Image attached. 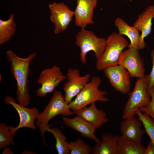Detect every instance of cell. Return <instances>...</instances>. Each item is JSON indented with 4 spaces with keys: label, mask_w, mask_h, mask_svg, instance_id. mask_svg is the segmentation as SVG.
Instances as JSON below:
<instances>
[{
    "label": "cell",
    "mask_w": 154,
    "mask_h": 154,
    "mask_svg": "<svg viewBox=\"0 0 154 154\" xmlns=\"http://www.w3.org/2000/svg\"><path fill=\"white\" fill-rule=\"evenodd\" d=\"M37 54L34 52L23 58L11 50L6 52L7 58L10 64L11 73L17 82V99L19 103L25 106L29 104L31 99L28 87V77L31 72L30 63Z\"/></svg>",
    "instance_id": "6da1fadb"
},
{
    "label": "cell",
    "mask_w": 154,
    "mask_h": 154,
    "mask_svg": "<svg viewBox=\"0 0 154 154\" xmlns=\"http://www.w3.org/2000/svg\"><path fill=\"white\" fill-rule=\"evenodd\" d=\"M74 114V112L70 108L62 92L57 90L55 91L48 104L42 112L39 114L36 122V125L39 129L44 145H46L44 133L50 128V125L48 124L49 121L58 115L66 117Z\"/></svg>",
    "instance_id": "7a4b0ae2"
},
{
    "label": "cell",
    "mask_w": 154,
    "mask_h": 154,
    "mask_svg": "<svg viewBox=\"0 0 154 154\" xmlns=\"http://www.w3.org/2000/svg\"><path fill=\"white\" fill-rule=\"evenodd\" d=\"M129 45L128 42L123 36L116 32L110 35L106 39L103 53L97 60V69L101 71L107 67L118 65L121 53Z\"/></svg>",
    "instance_id": "3957f363"
},
{
    "label": "cell",
    "mask_w": 154,
    "mask_h": 154,
    "mask_svg": "<svg viewBox=\"0 0 154 154\" xmlns=\"http://www.w3.org/2000/svg\"><path fill=\"white\" fill-rule=\"evenodd\" d=\"M102 82L99 77L93 76L90 82L85 86L75 98L68 104L70 109L74 111L85 107L96 101L106 102L109 101V99L104 96L107 92L99 89Z\"/></svg>",
    "instance_id": "277c9868"
},
{
    "label": "cell",
    "mask_w": 154,
    "mask_h": 154,
    "mask_svg": "<svg viewBox=\"0 0 154 154\" xmlns=\"http://www.w3.org/2000/svg\"><path fill=\"white\" fill-rule=\"evenodd\" d=\"M128 94L129 98L123 109V119L134 116L139 108L147 107L149 104L151 97L148 89L146 75L138 79L133 91Z\"/></svg>",
    "instance_id": "5b68a950"
},
{
    "label": "cell",
    "mask_w": 154,
    "mask_h": 154,
    "mask_svg": "<svg viewBox=\"0 0 154 154\" xmlns=\"http://www.w3.org/2000/svg\"><path fill=\"white\" fill-rule=\"evenodd\" d=\"M76 38V44L80 48V60L84 64L86 63V56L88 52L93 51L97 60L101 56L104 51L106 39L104 37H97L91 31L82 28L77 33Z\"/></svg>",
    "instance_id": "8992f818"
},
{
    "label": "cell",
    "mask_w": 154,
    "mask_h": 154,
    "mask_svg": "<svg viewBox=\"0 0 154 154\" xmlns=\"http://www.w3.org/2000/svg\"><path fill=\"white\" fill-rule=\"evenodd\" d=\"M66 78L60 68L56 66L43 70L40 74L37 80L41 86L35 91L37 96L44 97L53 92L62 82Z\"/></svg>",
    "instance_id": "52a82bcc"
},
{
    "label": "cell",
    "mask_w": 154,
    "mask_h": 154,
    "mask_svg": "<svg viewBox=\"0 0 154 154\" xmlns=\"http://www.w3.org/2000/svg\"><path fill=\"white\" fill-rule=\"evenodd\" d=\"M4 102L6 104H9L12 106L19 115L20 122L18 125L15 127L9 126L10 129L13 136H14L16 131L21 128L26 127L33 129H36L35 120L37 119L39 114L37 108H27L26 106L17 103L10 96H6Z\"/></svg>",
    "instance_id": "ba28073f"
},
{
    "label": "cell",
    "mask_w": 154,
    "mask_h": 154,
    "mask_svg": "<svg viewBox=\"0 0 154 154\" xmlns=\"http://www.w3.org/2000/svg\"><path fill=\"white\" fill-rule=\"evenodd\" d=\"M139 50L128 48L123 51L119 58L118 64L126 68L131 77L140 78L145 75L144 62Z\"/></svg>",
    "instance_id": "9c48e42d"
},
{
    "label": "cell",
    "mask_w": 154,
    "mask_h": 154,
    "mask_svg": "<svg viewBox=\"0 0 154 154\" xmlns=\"http://www.w3.org/2000/svg\"><path fill=\"white\" fill-rule=\"evenodd\" d=\"M103 70L111 86L123 94H128L131 87L130 77L127 70L119 64L107 67Z\"/></svg>",
    "instance_id": "30bf717a"
},
{
    "label": "cell",
    "mask_w": 154,
    "mask_h": 154,
    "mask_svg": "<svg viewBox=\"0 0 154 154\" xmlns=\"http://www.w3.org/2000/svg\"><path fill=\"white\" fill-rule=\"evenodd\" d=\"M66 75L67 81L64 84L63 90L65 101L68 104L88 83L90 76L87 74L81 76L78 69L72 68L67 70Z\"/></svg>",
    "instance_id": "8fae6325"
},
{
    "label": "cell",
    "mask_w": 154,
    "mask_h": 154,
    "mask_svg": "<svg viewBox=\"0 0 154 154\" xmlns=\"http://www.w3.org/2000/svg\"><path fill=\"white\" fill-rule=\"evenodd\" d=\"M48 7L50 19L55 25L54 33L58 34L67 29L72 20L74 11L62 2H53L49 4Z\"/></svg>",
    "instance_id": "7c38bea8"
},
{
    "label": "cell",
    "mask_w": 154,
    "mask_h": 154,
    "mask_svg": "<svg viewBox=\"0 0 154 154\" xmlns=\"http://www.w3.org/2000/svg\"><path fill=\"white\" fill-rule=\"evenodd\" d=\"M77 2L74 11L76 26L83 28L88 25L94 24V10L97 6L98 0H77Z\"/></svg>",
    "instance_id": "4fadbf2b"
},
{
    "label": "cell",
    "mask_w": 154,
    "mask_h": 154,
    "mask_svg": "<svg viewBox=\"0 0 154 154\" xmlns=\"http://www.w3.org/2000/svg\"><path fill=\"white\" fill-rule=\"evenodd\" d=\"M154 18V5H149L139 15L133 24V26L141 33L140 36V50L144 49L146 46L144 38L151 32L152 21Z\"/></svg>",
    "instance_id": "5bb4252c"
},
{
    "label": "cell",
    "mask_w": 154,
    "mask_h": 154,
    "mask_svg": "<svg viewBox=\"0 0 154 154\" xmlns=\"http://www.w3.org/2000/svg\"><path fill=\"white\" fill-rule=\"evenodd\" d=\"M76 114L89 122L96 129L101 127L108 121L105 112L102 110L98 109L95 102L79 110L74 111Z\"/></svg>",
    "instance_id": "9a60e30c"
},
{
    "label": "cell",
    "mask_w": 154,
    "mask_h": 154,
    "mask_svg": "<svg viewBox=\"0 0 154 154\" xmlns=\"http://www.w3.org/2000/svg\"><path fill=\"white\" fill-rule=\"evenodd\" d=\"M62 119L66 125L78 132L83 136L94 140L97 144L101 143V141L95 135L96 129L82 117L77 115L73 118L65 116L62 117Z\"/></svg>",
    "instance_id": "2e32d148"
},
{
    "label": "cell",
    "mask_w": 154,
    "mask_h": 154,
    "mask_svg": "<svg viewBox=\"0 0 154 154\" xmlns=\"http://www.w3.org/2000/svg\"><path fill=\"white\" fill-rule=\"evenodd\" d=\"M142 124L133 116L123 119L120 124V131L121 135L134 141L141 142L142 137L145 132L141 129Z\"/></svg>",
    "instance_id": "e0dca14e"
},
{
    "label": "cell",
    "mask_w": 154,
    "mask_h": 154,
    "mask_svg": "<svg viewBox=\"0 0 154 154\" xmlns=\"http://www.w3.org/2000/svg\"><path fill=\"white\" fill-rule=\"evenodd\" d=\"M114 23L118 30V34L121 36H126L130 40L128 48L140 50V35L138 29L135 27L129 26L123 19L119 17L116 19Z\"/></svg>",
    "instance_id": "ac0fdd59"
},
{
    "label": "cell",
    "mask_w": 154,
    "mask_h": 154,
    "mask_svg": "<svg viewBox=\"0 0 154 154\" xmlns=\"http://www.w3.org/2000/svg\"><path fill=\"white\" fill-rule=\"evenodd\" d=\"M118 135L111 133H103L100 144H96L92 149L93 154H117V141Z\"/></svg>",
    "instance_id": "d6986e66"
},
{
    "label": "cell",
    "mask_w": 154,
    "mask_h": 154,
    "mask_svg": "<svg viewBox=\"0 0 154 154\" xmlns=\"http://www.w3.org/2000/svg\"><path fill=\"white\" fill-rule=\"evenodd\" d=\"M145 149L141 142L134 141L122 135H118L117 154H145Z\"/></svg>",
    "instance_id": "ffe728a7"
},
{
    "label": "cell",
    "mask_w": 154,
    "mask_h": 154,
    "mask_svg": "<svg viewBox=\"0 0 154 154\" xmlns=\"http://www.w3.org/2000/svg\"><path fill=\"white\" fill-rule=\"evenodd\" d=\"M14 15H10L7 20L0 19V45L10 40L14 35L16 31V24L14 20Z\"/></svg>",
    "instance_id": "44dd1931"
},
{
    "label": "cell",
    "mask_w": 154,
    "mask_h": 154,
    "mask_svg": "<svg viewBox=\"0 0 154 154\" xmlns=\"http://www.w3.org/2000/svg\"><path fill=\"white\" fill-rule=\"evenodd\" d=\"M47 131L51 132L55 139L56 148L58 154H70L68 143L66 141V137L58 128H49Z\"/></svg>",
    "instance_id": "7402d4cb"
},
{
    "label": "cell",
    "mask_w": 154,
    "mask_h": 154,
    "mask_svg": "<svg viewBox=\"0 0 154 154\" xmlns=\"http://www.w3.org/2000/svg\"><path fill=\"white\" fill-rule=\"evenodd\" d=\"M70 154H89L92 153L90 146L82 139L78 138L68 143Z\"/></svg>",
    "instance_id": "603a6c76"
},
{
    "label": "cell",
    "mask_w": 154,
    "mask_h": 154,
    "mask_svg": "<svg viewBox=\"0 0 154 154\" xmlns=\"http://www.w3.org/2000/svg\"><path fill=\"white\" fill-rule=\"evenodd\" d=\"M138 119L141 122L145 132L147 133L151 140L154 144V121L151 118L145 113L138 109L136 112Z\"/></svg>",
    "instance_id": "cb8c5ba5"
},
{
    "label": "cell",
    "mask_w": 154,
    "mask_h": 154,
    "mask_svg": "<svg viewBox=\"0 0 154 154\" xmlns=\"http://www.w3.org/2000/svg\"><path fill=\"white\" fill-rule=\"evenodd\" d=\"M13 137L9 126L5 123L0 124V148L5 149L13 143Z\"/></svg>",
    "instance_id": "d4e9b609"
},
{
    "label": "cell",
    "mask_w": 154,
    "mask_h": 154,
    "mask_svg": "<svg viewBox=\"0 0 154 154\" xmlns=\"http://www.w3.org/2000/svg\"><path fill=\"white\" fill-rule=\"evenodd\" d=\"M151 97L150 102L147 107H141L139 109L150 116L154 121V87L149 90Z\"/></svg>",
    "instance_id": "484cf974"
},
{
    "label": "cell",
    "mask_w": 154,
    "mask_h": 154,
    "mask_svg": "<svg viewBox=\"0 0 154 154\" xmlns=\"http://www.w3.org/2000/svg\"><path fill=\"white\" fill-rule=\"evenodd\" d=\"M150 55L152 62V67L150 74L148 75H146L149 90L154 87V48L151 51Z\"/></svg>",
    "instance_id": "4316f807"
},
{
    "label": "cell",
    "mask_w": 154,
    "mask_h": 154,
    "mask_svg": "<svg viewBox=\"0 0 154 154\" xmlns=\"http://www.w3.org/2000/svg\"><path fill=\"white\" fill-rule=\"evenodd\" d=\"M145 154H154V144L151 140L145 149Z\"/></svg>",
    "instance_id": "83f0119b"
},
{
    "label": "cell",
    "mask_w": 154,
    "mask_h": 154,
    "mask_svg": "<svg viewBox=\"0 0 154 154\" xmlns=\"http://www.w3.org/2000/svg\"><path fill=\"white\" fill-rule=\"evenodd\" d=\"M4 150L3 152V154H12L13 152L9 148H6L4 149Z\"/></svg>",
    "instance_id": "f1b7e54d"
},
{
    "label": "cell",
    "mask_w": 154,
    "mask_h": 154,
    "mask_svg": "<svg viewBox=\"0 0 154 154\" xmlns=\"http://www.w3.org/2000/svg\"><path fill=\"white\" fill-rule=\"evenodd\" d=\"M125 0L128 1H132L133 0Z\"/></svg>",
    "instance_id": "f546056e"
}]
</instances>
